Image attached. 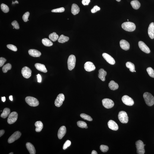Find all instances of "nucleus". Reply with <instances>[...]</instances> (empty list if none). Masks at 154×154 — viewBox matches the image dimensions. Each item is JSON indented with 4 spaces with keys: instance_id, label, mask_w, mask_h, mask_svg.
Segmentation results:
<instances>
[{
    "instance_id": "nucleus-40",
    "label": "nucleus",
    "mask_w": 154,
    "mask_h": 154,
    "mask_svg": "<svg viewBox=\"0 0 154 154\" xmlns=\"http://www.w3.org/2000/svg\"><path fill=\"white\" fill-rule=\"evenodd\" d=\"M71 142L69 140L66 141L63 146V150H66L67 148L68 147L71 145Z\"/></svg>"
},
{
    "instance_id": "nucleus-5",
    "label": "nucleus",
    "mask_w": 154,
    "mask_h": 154,
    "mask_svg": "<svg viewBox=\"0 0 154 154\" xmlns=\"http://www.w3.org/2000/svg\"><path fill=\"white\" fill-rule=\"evenodd\" d=\"M136 145L137 148V153L139 154H144L145 152L143 142L141 140H139L136 142Z\"/></svg>"
},
{
    "instance_id": "nucleus-19",
    "label": "nucleus",
    "mask_w": 154,
    "mask_h": 154,
    "mask_svg": "<svg viewBox=\"0 0 154 154\" xmlns=\"http://www.w3.org/2000/svg\"><path fill=\"white\" fill-rule=\"evenodd\" d=\"M149 36L151 39L154 38V23L152 22L149 25L148 29Z\"/></svg>"
},
{
    "instance_id": "nucleus-53",
    "label": "nucleus",
    "mask_w": 154,
    "mask_h": 154,
    "mask_svg": "<svg viewBox=\"0 0 154 154\" xmlns=\"http://www.w3.org/2000/svg\"><path fill=\"white\" fill-rule=\"evenodd\" d=\"M117 1H118V2H119L121 1V0H116Z\"/></svg>"
},
{
    "instance_id": "nucleus-15",
    "label": "nucleus",
    "mask_w": 154,
    "mask_h": 154,
    "mask_svg": "<svg viewBox=\"0 0 154 154\" xmlns=\"http://www.w3.org/2000/svg\"><path fill=\"white\" fill-rule=\"evenodd\" d=\"M102 56L104 59L110 64L114 65L115 64V59L108 54L104 53L103 54Z\"/></svg>"
},
{
    "instance_id": "nucleus-26",
    "label": "nucleus",
    "mask_w": 154,
    "mask_h": 154,
    "mask_svg": "<svg viewBox=\"0 0 154 154\" xmlns=\"http://www.w3.org/2000/svg\"><path fill=\"white\" fill-rule=\"evenodd\" d=\"M35 126L36 127V131L37 132H40L43 128V125L41 121H37L35 123Z\"/></svg>"
},
{
    "instance_id": "nucleus-24",
    "label": "nucleus",
    "mask_w": 154,
    "mask_h": 154,
    "mask_svg": "<svg viewBox=\"0 0 154 154\" xmlns=\"http://www.w3.org/2000/svg\"><path fill=\"white\" fill-rule=\"evenodd\" d=\"M71 12L73 15H75L78 14L80 12V8L77 5L73 4L71 7Z\"/></svg>"
},
{
    "instance_id": "nucleus-56",
    "label": "nucleus",
    "mask_w": 154,
    "mask_h": 154,
    "mask_svg": "<svg viewBox=\"0 0 154 154\" xmlns=\"http://www.w3.org/2000/svg\"><path fill=\"white\" fill-rule=\"evenodd\" d=\"M134 72H136V71H134Z\"/></svg>"
},
{
    "instance_id": "nucleus-44",
    "label": "nucleus",
    "mask_w": 154,
    "mask_h": 154,
    "mask_svg": "<svg viewBox=\"0 0 154 154\" xmlns=\"http://www.w3.org/2000/svg\"><path fill=\"white\" fill-rule=\"evenodd\" d=\"M100 8L98 7L97 6H94L93 8L91 9V12L92 13H95L98 11L100 10Z\"/></svg>"
},
{
    "instance_id": "nucleus-50",
    "label": "nucleus",
    "mask_w": 154,
    "mask_h": 154,
    "mask_svg": "<svg viewBox=\"0 0 154 154\" xmlns=\"http://www.w3.org/2000/svg\"><path fill=\"white\" fill-rule=\"evenodd\" d=\"M98 153L96 151L93 150L91 154H97Z\"/></svg>"
},
{
    "instance_id": "nucleus-2",
    "label": "nucleus",
    "mask_w": 154,
    "mask_h": 154,
    "mask_svg": "<svg viewBox=\"0 0 154 154\" xmlns=\"http://www.w3.org/2000/svg\"><path fill=\"white\" fill-rule=\"evenodd\" d=\"M122 27L125 31L132 32L135 29L136 25L134 23L132 22H127L122 24Z\"/></svg>"
},
{
    "instance_id": "nucleus-31",
    "label": "nucleus",
    "mask_w": 154,
    "mask_h": 154,
    "mask_svg": "<svg viewBox=\"0 0 154 154\" xmlns=\"http://www.w3.org/2000/svg\"><path fill=\"white\" fill-rule=\"evenodd\" d=\"M49 38L53 42H55L58 39L59 37L55 32H53L49 36Z\"/></svg>"
},
{
    "instance_id": "nucleus-21",
    "label": "nucleus",
    "mask_w": 154,
    "mask_h": 154,
    "mask_svg": "<svg viewBox=\"0 0 154 154\" xmlns=\"http://www.w3.org/2000/svg\"><path fill=\"white\" fill-rule=\"evenodd\" d=\"M107 72L103 69H101L99 70L98 77L103 81L105 80V76L107 75Z\"/></svg>"
},
{
    "instance_id": "nucleus-41",
    "label": "nucleus",
    "mask_w": 154,
    "mask_h": 154,
    "mask_svg": "<svg viewBox=\"0 0 154 154\" xmlns=\"http://www.w3.org/2000/svg\"><path fill=\"white\" fill-rule=\"evenodd\" d=\"M7 47L9 49L14 51H17V48L15 46L12 44H8L7 45Z\"/></svg>"
},
{
    "instance_id": "nucleus-23",
    "label": "nucleus",
    "mask_w": 154,
    "mask_h": 154,
    "mask_svg": "<svg viewBox=\"0 0 154 154\" xmlns=\"http://www.w3.org/2000/svg\"><path fill=\"white\" fill-rule=\"evenodd\" d=\"M26 147L30 154H35L36 150L34 146L29 142H27L26 144Z\"/></svg>"
},
{
    "instance_id": "nucleus-55",
    "label": "nucleus",
    "mask_w": 154,
    "mask_h": 154,
    "mask_svg": "<svg viewBox=\"0 0 154 154\" xmlns=\"http://www.w3.org/2000/svg\"><path fill=\"white\" fill-rule=\"evenodd\" d=\"M9 154H13V152H11V153H10Z\"/></svg>"
},
{
    "instance_id": "nucleus-47",
    "label": "nucleus",
    "mask_w": 154,
    "mask_h": 154,
    "mask_svg": "<svg viewBox=\"0 0 154 154\" xmlns=\"http://www.w3.org/2000/svg\"><path fill=\"white\" fill-rule=\"evenodd\" d=\"M37 81L39 82H41L42 81V77L40 74H38L37 75Z\"/></svg>"
},
{
    "instance_id": "nucleus-14",
    "label": "nucleus",
    "mask_w": 154,
    "mask_h": 154,
    "mask_svg": "<svg viewBox=\"0 0 154 154\" xmlns=\"http://www.w3.org/2000/svg\"><path fill=\"white\" fill-rule=\"evenodd\" d=\"M139 46L140 50L145 53H150V49L147 46L142 42L139 41Z\"/></svg>"
},
{
    "instance_id": "nucleus-33",
    "label": "nucleus",
    "mask_w": 154,
    "mask_h": 154,
    "mask_svg": "<svg viewBox=\"0 0 154 154\" xmlns=\"http://www.w3.org/2000/svg\"><path fill=\"white\" fill-rule=\"evenodd\" d=\"M11 68V65L10 63H8L3 66L2 70L3 73H7L8 70H10Z\"/></svg>"
},
{
    "instance_id": "nucleus-30",
    "label": "nucleus",
    "mask_w": 154,
    "mask_h": 154,
    "mask_svg": "<svg viewBox=\"0 0 154 154\" xmlns=\"http://www.w3.org/2000/svg\"><path fill=\"white\" fill-rule=\"evenodd\" d=\"M42 44L46 46L50 47L53 45V43L50 40L47 38L43 39L42 41Z\"/></svg>"
},
{
    "instance_id": "nucleus-32",
    "label": "nucleus",
    "mask_w": 154,
    "mask_h": 154,
    "mask_svg": "<svg viewBox=\"0 0 154 154\" xmlns=\"http://www.w3.org/2000/svg\"><path fill=\"white\" fill-rule=\"evenodd\" d=\"M126 67L130 69V70L131 72H134L135 67L133 63L130 62H128L126 63Z\"/></svg>"
},
{
    "instance_id": "nucleus-38",
    "label": "nucleus",
    "mask_w": 154,
    "mask_h": 154,
    "mask_svg": "<svg viewBox=\"0 0 154 154\" xmlns=\"http://www.w3.org/2000/svg\"><path fill=\"white\" fill-rule=\"evenodd\" d=\"M100 149L102 152H106L108 150L109 148L107 146L102 145L100 147Z\"/></svg>"
},
{
    "instance_id": "nucleus-9",
    "label": "nucleus",
    "mask_w": 154,
    "mask_h": 154,
    "mask_svg": "<svg viewBox=\"0 0 154 154\" xmlns=\"http://www.w3.org/2000/svg\"><path fill=\"white\" fill-rule=\"evenodd\" d=\"M103 105L106 108L110 109L113 107L114 103L112 100L109 98H104L102 101Z\"/></svg>"
},
{
    "instance_id": "nucleus-20",
    "label": "nucleus",
    "mask_w": 154,
    "mask_h": 154,
    "mask_svg": "<svg viewBox=\"0 0 154 154\" xmlns=\"http://www.w3.org/2000/svg\"><path fill=\"white\" fill-rule=\"evenodd\" d=\"M35 66L38 70L40 71L41 72L45 73H47V72L45 66L44 64H41L39 63H37L35 64Z\"/></svg>"
},
{
    "instance_id": "nucleus-17",
    "label": "nucleus",
    "mask_w": 154,
    "mask_h": 154,
    "mask_svg": "<svg viewBox=\"0 0 154 154\" xmlns=\"http://www.w3.org/2000/svg\"><path fill=\"white\" fill-rule=\"evenodd\" d=\"M120 47L123 50L125 51L129 50L130 45L127 41L125 40L122 39L120 41Z\"/></svg>"
},
{
    "instance_id": "nucleus-48",
    "label": "nucleus",
    "mask_w": 154,
    "mask_h": 154,
    "mask_svg": "<svg viewBox=\"0 0 154 154\" xmlns=\"http://www.w3.org/2000/svg\"><path fill=\"white\" fill-rule=\"evenodd\" d=\"M5 131L4 130H1L0 131V137H1L4 134Z\"/></svg>"
},
{
    "instance_id": "nucleus-11",
    "label": "nucleus",
    "mask_w": 154,
    "mask_h": 154,
    "mask_svg": "<svg viewBox=\"0 0 154 154\" xmlns=\"http://www.w3.org/2000/svg\"><path fill=\"white\" fill-rule=\"evenodd\" d=\"M21 135V133L19 131L16 132L9 138L8 140V142L9 143H12L19 139Z\"/></svg>"
},
{
    "instance_id": "nucleus-52",
    "label": "nucleus",
    "mask_w": 154,
    "mask_h": 154,
    "mask_svg": "<svg viewBox=\"0 0 154 154\" xmlns=\"http://www.w3.org/2000/svg\"><path fill=\"white\" fill-rule=\"evenodd\" d=\"M15 3H17V4H18V1H15V2H13V4H15Z\"/></svg>"
},
{
    "instance_id": "nucleus-13",
    "label": "nucleus",
    "mask_w": 154,
    "mask_h": 154,
    "mask_svg": "<svg viewBox=\"0 0 154 154\" xmlns=\"http://www.w3.org/2000/svg\"><path fill=\"white\" fill-rule=\"evenodd\" d=\"M84 68L85 70L88 72H91L95 70L96 67L93 63L88 61L86 62L84 65Z\"/></svg>"
},
{
    "instance_id": "nucleus-25",
    "label": "nucleus",
    "mask_w": 154,
    "mask_h": 154,
    "mask_svg": "<svg viewBox=\"0 0 154 154\" xmlns=\"http://www.w3.org/2000/svg\"><path fill=\"white\" fill-rule=\"evenodd\" d=\"M109 88L111 90H116L118 88V84L113 81H111L109 84Z\"/></svg>"
},
{
    "instance_id": "nucleus-54",
    "label": "nucleus",
    "mask_w": 154,
    "mask_h": 154,
    "mask_svg": "<svg viewBox=\"0 0 154 154\" xmlns=\"http://www.w3.org/2000/svg\"><path fill=\"white\" fill-rule=\"evenodd\" d=\"M85 128H86V129H87V128H88V126H87L86 127H85Z\"/></svg>"
},
{
    "instance_id": "nucleus-8",
    "label": "nucleus",
    "mask_w": 154,
    "mask_h": 154,
    "mask_svg": "<svg viewBox=\"0 0 154 154\" xmlns=\"http://www.w3.org/2000/svg\"><path fill=\"white\" fill-rule=\"evenodd\" d=\"M65 99V97L63 94H60L58 95L55 102V106L57 107H60L63 104V102Z\"/></svg>"
},
{
    "instance_id": "nucleus-46",
    "label": "nucleus",
    "mask_w": 154,
    "mask_h": 154,
    "mask_svg": "<svg viewBox=\"0 0 154 154\" xmlns=\"http://www.w3.org/2000/svg\"><path fill=\"white\" fill-rule=\"evenodd\" d=\"M90 2V0H82V2L84 6L88 5Z\"/></svg>"
},
{
    "instance_id": "nucleus-57",
    "label": "nucleus",
    "mask_w": 154,
    "mask_h": 154,
    "mask_svg": "<svg viewBox=\"0 0 154 154\" xmlns=\"http://www.w3.org/2000/svg\"><path fill=\"white\" fill-rule=\"evenodd\" d=\"M127 20L128 21H129V20H128V19Z\"/></svg>"
},
{
    "instance_id": "nucleus-51",
    "label": "nucleus",
    "mask_w": 154,
    "mask_h": 154,
    "mask_svg": "<svg viewBox=\"0 0 154 154\" xmlns=\"http://www.w3.org/2000/svg\"><path fill=\"white\" fill-rule=\"evenodd\" d=\"M9 99L11 101H12L13 100V96L12 95H11V96H9Z\"/></svg>"
},
{
    "instance_id": "nucleus-16",
    "label": "nucleus",
    "mask_w": 154,
    "mask_h": 154,
    "mask_svg": "<svg viewBox=\"0 0 154 154\" xmlns=\"http://www.w3.org/2000/svg\"><path fill=\"white\" fill-rule=\"evenodd\" d=\"M108 125L110 129L113 131H117L118 129V125L113 120H109L108 123Z\"/></svg>"
},
{
    "instance_id": "nucleus-1",
    "label": "nucleus",
    "mask_w": 154,
    "mask_h": 154,
    "mask_svg": "<svg viewBox=\"0 0 154 154\" xmlns=\"http://www.w3.org/2000/svg\"><path fill=\"white\" fill-rule=\"evenodd\" d=\"M143 97L147 105L149 106L153 105L154 104V97L151 94L148 92L144 93Z\"/></svg>"
},
{
    "instance_id": "nucleus-10",
    "label": "nucleus",
    "mask_w": 154,
    "mask_h": 154,
    "mask_svg": "<svg viewBox=\"0 0 154 154\" xmlns=\"http://www.w3.org/2000/svg\"><path fill=\"white\" fill-rule=\"evenodd\" d=\"M122 100L124 103L126 105L132 106L134 103V101L132 98L127 95L124 96L122 98Z\"/></svg>"
},
{
    "instance_id": "nucleus-12",
    "label": "nucleus",
    "mask_w": 154,
    "mask_h": 154,
    "mask_svg": "<svg viewBox=\"0 0 154 154\" xmlns=\"http://www.w3.org/2000/svg\"><path fill=\"white\" fill-rule=\"evenodd\" d=\"M32 71L27 66L23 67L22 70V73L23 77L25 78L28 79L31 77Z\"/></svg>"
},
{
    "instance_id": "nucleus-7",
    "label": "nucleus",
    "mask_w": 154,
    "mask_h": 154,
    "mask_svg": "<svg viewBox=\"0 0 154 154\" xmlns=\"http://www.w3.org/2000/svg\"><path fill=\"white\" fill-rule=\"evenodd\" d=\"M18 118V114L15 112L11 113L7 119V123L9 124H12L16 121Z\"/></svg>"
},
{
    "instance_id": "nucleus-49",
    "label": "nucleus",
    "mask_w": 154,
    "mask_h": 154,
    "mask_svg": "<svg viewBox=\"0 0 154 154\" xmlns=\"http://www.w3.org/2000/svg\"><path fill=\"white\" fill-rule=\"evenodd\" d=\"M1 100H2V101L3 102H5L6 100V97L4 96V97H1Z\"/></svg>"
},
{
    "instance_id": "nucleus-29",
    "label": "nucleus",
    "mask_w": 154,
    "mask_h": 154,
    "mask_svg": "<svg viewBox=\"0 0 154 154\" xmlns=\"http://www.w3.org/2000/svg\"><path fill=\"white\" fill-rule=\"evenodd\" d=\"M69 40V37L65 36L63 35H62L59 38L58 41L59 42L61 43H64L65 42H68Z\"/></svg>"
},
{
    "instance_id": "nucleus-39",
    "label": "nucleus",
    "mask_w": 154,
    "mask_h": 154,
    "mask_svg": "<svg viewBox=\"0 0 154 154\" xmlns=\"http://www.w3.org/2000/svg\"><path fill=\"white\" fill-rule=\"evenodd\" d=\"M65 10V9L64 7H62L56 9H53L51 10L52 12L55 13H61L63 12Z\"/></svg>"
},
{
    "instance_id": "nucleus-27",
    "label": "nucleus",
    "mask_w": 154,
    "mask_h": 154,
    "mask_svg": "<svg viewBox=\"0 0 154 154\" xmlns=\"http://www.w3.org/2000/svg\"><path fill=\"white\" fill-rule=\"evenodd\" d=\"M131 3L132 7L134 9H138L140 7V3L137 0H134L132 1Z\"/></svg>"
},
{
    "instance_id": "nucleus-6",
    "label": "nucleus",
    "mask_w": 154,
    "mask_h": 154,
    "mask_svg": "<svg viewBox=\"0 0 154 154\" xmlns=\"http://www.w3.org/2000/svg\"><path fill=\"white\" fill-rule=\"evenodd\" d=\"M118 118L120 121L123 123H127L128 122V117L126 113L124 111H121L119 113Z\"/></svg>"
},
{
    "instance_id": "nucleus-42",
    "label": "nucleus",
    "mask_w": 154,
    "mask_h": 154,
    "mask_svg": "<svg viewBox=\"0 0 154 154\" xmlns=\"http://www.w3.org/2000/svg\"><path fill=\"white\" fill-rule=\"evenodd\" d=\"M29 12H27L24 14L22 17L23 19V21L25 22H27L28 21V18L29 15Z\"/></svg>"
},
{
    "instance_id": "nucleus-45",
    "label": "nucleus",
    "mask_w": 154,
    "mask_h": 154,
    "mask_svg": "<svg viewBox=\"0 0 154 154\" xmlns=\"http://www.w3.org/2000/svg\"><path fill=\"white\" fill-rule=\"evenodd\" d=\"M6 60L5 58H2V57H1L0 58V67H2L4 64V63L6 62Z\"/></svg>"
},
{
    "instance_id": "nucleus-18",
    "label": "nucleus",
    "mask_w": 154,
    "mask_h": 154,
    "mask_svg": "<svg viewBox=\"0 0 154 154\" xmlns=\"http://www.w3.org/2000/svg\"><path fill=\"white\" fill-rule=\"evenodd\" d=\"M66 132V128L65 126H62L59 130L58 137L59 139H61L64 137Z\"/></svg>"
},
{
    "instance_id": "nucleus-37",
    "label": "nucleus",
    "mask_w": 154,
    "mask_h": 154,
    "mask_svg": "<svg viewBox=\"0 0 154 154\" xmlns=\"http://www.w3.org/2000/svg\"><path fill=\"white\" fill-rule=\"evenodd\" d=\"M78 126L81 128H84L87 126V125L85 122L81 121H79L77 122Z\"/></svg>"
},
{
    "instance_id": "nucleus-34",
    "label": "nucleus",
    "mask_w": 154,
    "mask_h": 154,
    "mask_svg": "<svg viewBox=\"0 0 154 154\" xmlns=\"http://www.w3.org/2000/svg\"><path fill=\"white\" fill-rule=\"evenodd\" d=\"M80 117L82 118L88 120V121H91L93 120V119L90 116L87 115L85 114L82 113L81 114Z\"/></svg>"
},
{
    "instance_id": "nucleus-22",
    "label": "nucleus",
    "mask_w": 154,
    "mask_h": 154,
    "mask_svg": "<svg viewBox=\"0 0 154 154\" xmlns=\"http://www.w3.org/2000/svg\"><path fill=\"white\" fill-rule=\"evenodd\" d=\"M28 53L30 56L34 57H39L41 55V53L39 51L34 49H30L28 51Z\"/></svg>"
},
{
    "instance_id": "nucleus-35",
    "label": "nucleus",
    "mask_w": 154,
    "mask_h": 154,
    "mask_svg": "<svg viewBox=\"0 0 154 154\" xmlns=\"http://www.w3.org/2000/svg\"><path fill=\"white\" fill-rule=\"evenodd\" d=\"M1 10L5 13H7L9 12V8L6 5L2 4L1 5Z\"/></svg>"
},
{
    "instance_id": "nucleus-36",
    "label": "nucleus",
    "mask_w": 154,
    "mask_h": 154,
    "mask_svg": "<svg viewBox=\"0 0 154 154\" xmlns=\"http://www.w3.org/2000/svg\"><path fill=\"white\" fill-rule=\"evenodd\" d=\"M147 70L149 75L150 77L154 78V71L153 69L151 67H149L147 68Z\"/></svg>"
},
{
    "instance_id": "nucleus-3",
    "label": "nucleus",
    "mask_w": 154,
    "mask_h": 154,
    "mask_svg": "<svg viewBox=\"0 0 154 154\" xmlns=\"http://www.w3.org/2000/svg\"><path fill=\"white\" fill-rule=\"evenodd\" d=\"M25 101L31 107H37L39 104V102L37 99L33 97H27L25 98Z\"/></svg>"
},
{
    "instance_id": "nucleus-4",
    "label": "nucleus",
    "mask_w": 154,
    "mask_h": 154,
    "mask_svg": "<svg viewBox=\"0 0 154 154\" xmlns=\"http://www.w3.org/2000/svg\"><path fill=\"white\" fill-rule=\"evenodd\" d=\"M76 58L74 55H71L68 58L67 61V65L68 69L69 70H72L75 66Z\"/></svg>"
},
{
    "instance_id": "nucleus-43",
    "label": "nucleus",
    "mask_w": 154,
    "mask_h": 154,
    "mask_svg": "<svg viewBox=\"0 0 154 154\" xmlns=\"http://www.w3.org/2000/svg\"><path fill=\"white\" fill-rule=\"evenodd\" d=\"M12 24L14 28L15 29H19V25L18 23L15 20L12 22Z\"/></svg>"
},
{
    "instance_id": "nucleus-28",
    "label": "nucleus",
    "mask_w": 154,
    "mask_h": 154,
    "mask_svg": "<svg viewBox=\"0 0 154 154\" xmlns=\"http://www.w3.org/2000/svg\"><path fill=\"white\" fill-rule=\"evenodd\" d=\"M10 112V109L8 108H6L3 110L2 113L1 114V117L3 118H5L9 115Z\"/></svg>"
}]
</instances>
